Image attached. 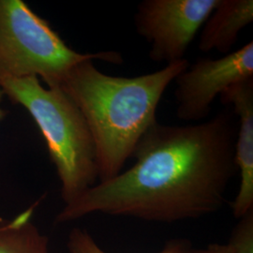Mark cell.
Returning <instances> with one entry per match:
<instances>
[{"instance_id": "6da1fadb", "label": "cell", "mask_w": 253, "mask_h": 253, "mask_svg": "<svg viewBox=\"0 0 253 253\" xmlns=\"http://www.w3.org/2000/svg\"><path fill=\"white\" fill-rule=\"evenodd\" d=\"M231 117L219 113L183 126L157 120L136 145L135 163L66 205L55 221L101 213L174 223L216 213L237 171Z\"/></svg>"}, {"instance_id": "7a4b0ae2", "label": "cell", "mask_w": 253, "mask_h": 253, "mask_svg": "<svg viewBox=\"0 0 253 253\" xmlns=\"http://www.w3.org/2000/svg\"><path fill=\"white\" fill-rule=\"evenodd\" d=\"M183 59L137 77L111 76L93 60L77 64L59 85L80 109L93 138L100 182L123 171L135 146L156 121L167 87L189 66Z\"/></svg>"}, {"instance_id": "3957f363", "label": "cell", "mask_w": 253, "mask_h": 253, "mask_svg": "<svg viewBox=\"0 0 253 253\" xmlns=\"http://www.w3.org/2000/svg\"><path fill=\"white\" fill-rule=\"evenodd\" d=\"M0 88L35 120L61 183L65 205L96 185L98 166L90 129L80 109L63 89L43 87L37 77H0Z\"/></svg>"}, {"instance_id": "277c9868", "label": "cell", "mask_w": 253, "mask_h": 253, "mask_svg": "<svg viewBox=\"0 0 253 253\" xmlns=\"http://www.w3.org/2000/svg\"><path fill=\"white\" fill-rule=\"evenodd\" d=\"M89 59L123 63L115 51H74L24 1L0 0V77H37L55 87L74 66Z\"/></svg>"}, {"instance_id": "5b68a950", "label": "cell", "mask_w": 253, "mask_h": 253, "mask_svg": "<svg viewBox=\"0 0 253 253\" xmlns=\"http://www.w3.org/2000/svg\"><path fill=\"white\" fill-rule=\"evenodd\" d=\"M218 0H144L133 17L139 36L150 44L154 62L174 63L185 58L190 43Z\"/></svg>"}, {"instance_id": "8992f818", "label": "cell", "mask_w": 253, "mask_h": 253, "mask_svg": "<svg viewBox=\"0 0 253 253\" xmlns=\"http://www.w3.org/2000/svg\"><path fill=\"white\" fill-rule=\"evenodd\" d=\"M253 77V42L213 58H198L174 79L176 117L185 122L208 118L216 98L237 82Z\"/></svg>"}, {"instance_id": "52a82bcc", "label": "cell", "mask_w": 253, "mask_h": 253, "mask_svg": "<svg viewBox=\"0 0 253 253\" xmlns=\"http://www.w3.org/2000/svg\"><path fill=\"white\" fill-rule=\"evenodd\" d=\"M223 104L231 105L238 117L235 137V164L240 183L231 208L235 218L253 210V77L237 82L220 96Z\"/></svg>"}, {"instance_id": "ba28073f", "label": "cell", "mask_w": 253, "mask_h": 253, "mask_svg": "<svg viewBox=\"0 0 253 253\" xmlns=\"http://www.w3.org/2000/svg\"><path fill=\"white\" fill-rule=\"evenodd\" d=\"M253 21V0H218L203 26L199 50L231 53L240 31Z\"/></svg>"}, {"instance_id": "9c48e42d", "label": "cell", "mask_w": 253, "mask_h": 253, "mask_svg": "<svg viewBox=\"0 0 253 253\" xmlns=\"http://www.w3.org/2000/svg\"><path fill=\"white\" fill-rule=\"evenodd\" d=\"M38 204L12 219L0 218V253H51L48 237L32 222Z\"/></svg>"}, {"instance_id": "30bf717a", "label": "cell", "mask_w": 253, "mask_h": 253, "mask_svg": "<svg viewBox=\"0 0 253 253\" xmlns=\"http://www.w3.org/2000/svg\"><path fill=\"white\" fill-rule=\"evenodd\" d=\"M67 248L70 253H109L97 244L86 230L80 228H74L70 233ZM191 249L190 240L173 238L167 241L163 250L157 253H190Z\"/></svg>"}, {"instance_id": "8fae6325", "label": "cell", "mask_w": 253, "mask_h": 253, "mask_svg": "<svg viewBox=\"0 0 253 253\" xmlns=\"http://www.w3.org/2000/svg\"><path fill=\"white\" fill-rule=\"evenodd\" d=\"M226 246L230 253H253V210L239 218Z\"/></svg>"}, {"instance_id": "7c38bea8", "label": "cell", "mask_w": 253, "mask_h": 253, "mask_svg": "<svg viewBox=\"0 0 253 253\" xmlns=\"http://www.w3.org/2000/svg\"><path fill=\"white\" fill-rule=\"evenodd\" d=\"M190 253H230L226 244H218V243H211L208 244L206 248L194 249L190 250Z\"/></svg>"}, {"instance_id": "4fadbf2b", "label": "cell", "mask_w": 253, "mask_h": 253, "mask_svg": "<svg viewBox=\"0 0 253 253\" xmlns=\"http://www.w3.org/2000/svg\"><path fill=\"white\" fill-rule=\"evenodd\" d=\"M3 98H4V92L0 88V120H2L3 118L7 116V114H8L7 111H5L4 109L1 107V102H2V100H3Z\"/></svg>"}]
</instances>
